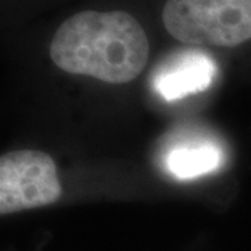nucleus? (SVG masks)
<instances>
[{
  "label": "nucleus",
  "mask_w": 251,
  "mask_h": 251,
  "mask_svg": "<svg viewBox=\"0 0 251 251\" xmlns=\"http://www.w3.org/2000/svg\"><path fill=\"white\" fill-rule=\"evenodd\" d=\"M49 53L63 72L126 84L144 70L150 42L143 25L130 13L85 10L59 25Z\"/></svg>",
  "instance_id": "f257e3e1"
},
{
  "label": "nucleus",
  "mask_w": 251,
  "mask_h": 251,
  "mask_svg": "<svg viewBox=\"0 0 251 251\" xmlns=\"http://www.w3.org/2000/svg\"><path fill=\"white\" fill-rule=\"evenodd\" d=\"M162 21L186 45H242L251 39V0H166Z\"/></svg>",
  "instance_id": "f03ea898"
},
{
  "label": "nucleus",
  "mask_w": 251,
  "mask_h": 251,
  "mask_svg": "<svg viewBox=\"0 0 251 251\" xmlns=\"http://www.w3.org/2000/svg\"><path fill=\"white\" fill-rule=\"evenodd\" d=\"M62 196V184L50 155L18 150L0 158V215L50 205Z\"/></svg>",
  "instance_id": "7ed1b4c3"
},
{
  "label": "nucleus",
  "mask_w": 251,
  "mask_h": 251,
  "mask_svg": "<svg viewBox=\"0 0 251 251\" xmlns=\"http://www.w3.org/2000/svg\"><path fill=\"white\" fill-rule=\"evenodd\" d=\"M218 74L215 60L198 49H184L168 56L155 69L152 87L168 102L204 91Z\"/></svg>",
  "instance_id": "20e7f679"
},
{
  "label": "nucleus",
  "mask_w": 251,
  "mask_h": 251,
  "mask_svg": "<svg viewBox=\"0 0 251 251\" xmlns=\"http://www.w3.org/2000/svg\"><path fill=\"white\" fill-rule=\"evenodd\" d=\"M224 162L219 145L208 140L183 141L169 148L163 158L165 171L179 180H190L215 172Z\"/></svg>",
  "instance_id": "39448f33"
}]
</instances>
